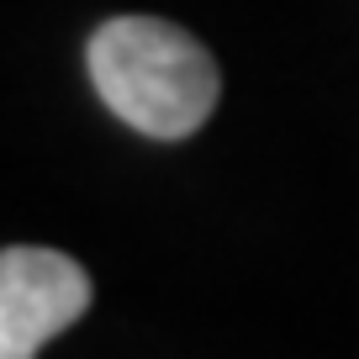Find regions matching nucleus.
<instances>
[{
	"label": "nucleus",
	"mask_w": 359,
	"mask_h": 359,
	"mask_svg": "<svg viewBox=\"0 0 359 359\" xmlns=\"http://www.w3.org/2000/svg\"><path fill=\"white\" fill-rule=\"evenodd\" d=\"M95 95L143 137L180 143L222 95L217 58L164 16H111L90 37Z\"/></svg>",
	"instance_id": "nucleus-1"
},
{
	"label": "nucleus",
	"mask_w": 359,
	"mask_h": 359,
	"mask_svg": "<svg viewBox=\"0 0 359 359\" xmlns=\"http://www.w3.org/2000/svg\"><path fill=\"white\" fill-rule=\"evenodd\" d=\"M90 306V275L58 248L11 243L0 254V359H37L48 338Z\"/></svg>",
	"instance_id": "nucleus-2"
}]
</instances>
